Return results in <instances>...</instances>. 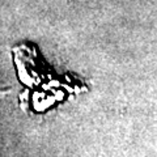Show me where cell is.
<instances>
[{"label": "cell", "instance_id": "1", "mask_svg": "<svg viewBox=\"0 0 157 157\" xmlns=\"http://www.w3.org/2000/svg\"><path fill=\"white\" fill-rule=\"evenodd\" d=\"M7 92H9V88H0V94H3V93H7Z\"/></svg>", "mask_w": 157, "mask_h": 157}]
</instances>
